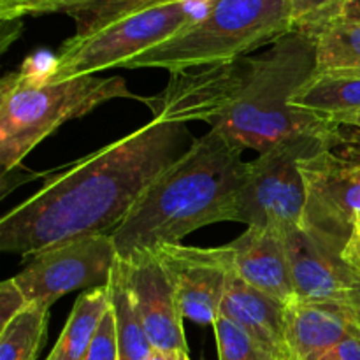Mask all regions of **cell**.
<instances>
[{
    "label": "cell",
    "mask_w": 360,
    "mask_h": 360,
    "mask_svg": "<svg viewBox=\"0 0 360 360\" xmlns=\"http://www.w3.org/2000/svg\"><path fill=\"white\" fill-rule=\"evenodd\" d=\"M185 123L151 120L136 132L55 171L0 220V250L34 257L94 236H111L148 186L186 150Z\"/></svg>",
    "instance_id": "obj_1"
},
{
    "label": "cell",
    "mask_w": 360,
    "mask_h": 360,
    "mask_svg": "<svg viewBox=\"0 0 360 360\" xmlns=\"http://www.w3.org/2000/svg\"><path fill=\"white\" fill-rule=\"evenodd\" d=\"M243 151L217 129L193 139L112 232L116 255L129 260L158 245L179 243L206 225L232 221L236 199L248 174Z\"/></svg>",
    "instance_id": "obj_2"
},
{
    "label": "cell",
    "mask_w": 360,
    "mask_h": 360,
    "mask_svg": "<svg viewBox=\"0 0 360 360\" xmlns=\"http://www.w3.org/2000/svg\"><path fill=\"white\" fill-rule=\"evenodd\" d=\"M316 72V42L308 34L292 30L253 55L252 69L227 115L211 129L246 150L266 153L281 141L333 127L292 108L290 101Z\"/></svg>",
    "instance_id": "obj_3"
},
{
    "label": "cell",
    "mask_w": 360,
    "mask_h": 360,
    "mask_svg": "<svg viewBox=\"0 0 360 360\" xmlns=\"http://www.w3.org/2000/svg\"><path fill=\"white\" fill-rule=\"evenodd\" d=\"M112 98H137L122 77L79 76L51 81L23 67L0 81V165L16 171L23 158L60 125Z\"/></svg>",
    "instance_id": "obj_4"
},
{
    "label": "cell",
    "mask_w": 360,
    "mask_h": 360,
    "mask_svg": "<svg viewBox=\"0 0 360 360\" xmlns=\"http://www.w3.org/2000/svg\"><path fill=\"white\" fill-rule=\"evenodd\" d=\"M288 0H213L195 23L123 63L171 74L231 62L292 32Z\"/></svg>",
    "instance_id": "obj_5"
},
{
    "label": "cell",
    "mask_w": 360,
    "mask_h": 360,
    "mask_svg": "<svg viewBox=\"0 0 360 360\" xmlns=\"http://www.w3.org/2000/svg\"><path fill=\"white\" fill-rule=\"evenodd\" d=\"M340 125L299 134L248 162V174L236 199L232 221L246 227L285 232L302 227L308 188L301 160L319 153L338 139Z\"/></svg>",
    "instance_id": "obj_6"
},
{
    "label": "cell",
    "mask_w": 360,
    "mask_h": 360,
    "mask_svg": "<svg viewBox=\"0 0 360 360\" xmlns=\"http://www.w3.org/2000/svg\"><path fill=\"white\" fill-rule=\"evenodd\" d=\"M213 0H178L122 18L84 37L72 35L63 42L44 76L51 81L94 76L120 67L162 44L206 14Z\"/></svg>",
    "instance_id": "obj_7"
},
{
    "label": "cell",
    "mask_w": 360,
    "mask_h": 360,
    "mask_svg": "<svg viewBox=\"0 0 360 360\" xmlns=\"http://www.w3.org/2000/svg\"><path fill=\"white\" fill-rule=\"evenodd\" d=\"M301 172L308 188L302 229L341 255L360 213V137L340 127L330 146L302 158Z\"/></svg>",
    "instance_id": "obj_8"
},
{
    "label": "cell",
    "mask_w": 360,
    "mask_h": 360,
    "mask_svg": "<svg viewBox=\"0 0 360 360\" xmlns=\"http://www.w3.org/2000/svg\"><path fill=\"white\" fill-rule=\"evenodd\" d=\"M116 257L111 236L76 239L32 257L14 281L28 304L49 309L70 292L108 285Z\"/></svg>",
    "instance_id": "obj_9"
},
{
    "label": "cell",
    "mask_w": 360,
    "mask_h": 360,
    "mask_svg": "<svg viewBox=\"0 0 360 360\" xmlns=\"http://www.w3.org/2000/svg\"><path fill=\"white\" fill-rule=\"evenodd\" d=\"M155 253L174 287L183 319L199 326H214L234 271L229 246L195 248L181 243L155 246Z\"/></svg>",
    "instance_id": "obj_10"
},
{
    "label": "cell",
    "mask_w": 360,
    "mask_h": 360,
    "mask_svg": "<svg viewBox=\"0 0 360 360\" xmlns=\"http://www.w3.org/2000/svg\"><path fill=\"white\" fill-rule=\"evenodd\" d=\"M297 299L329 306L360 327V273L343 257L323 248L302 227L283 232Z\"/></svg>",
    "instance_id": "obj_11"
},
{
    "label": "cell",
    "mask_w": 360,
    "mask_h": 360,
    "mask_svg": "<svg viewBox=\"0 0 360 360\" xmlns=\"http://www.w3.org/2000/svg\"><path fill=\"white\" fill-rule=\"evenodd\" d=\"M120 259V257H118ZM134 308L155 350L188 352L183 316L167 271L151 250L123 260Z\"/></svg>",
    "instance_id": "obj_12"
},
{
    "label": "cell",
    "mask_w": 360,
    "mask_h": 360,
    "mask_svg": "<svg viewBox=\"0 0 360 360\" xmlns=\"http://www.w3.org/2000/svg\"><path fill=\"white\" fill-rule=\"evenodd\" d=\"M227 246L243 281L285 304L297 299L283 232L248 227Z\"/></svg>",
    "instance_id": "obj_13"
},
{
    "label": "cell",
    "mask_w": 360,
    "mask_h": 360,
    "mask_svg": "<svg viewBox=\"0 0 360 360\" xmlns=\"http://www.w3.org/2000/svg\"><path fill=\"white\" fill-rule=\"evenodd\" d=\"M220 316L232 320L276 359L292 357L287 343L285 302L257 290L236 273L229 281Z\"/></svg>",
    "instance_id": "obj_14"
},
{
    "label": "cell",
    "mask_w": 360,
    "mask_h": 360,
    "mask_svg": "<svg viewBox=\"0 0 360 360\" xmlns=\"http://www.w3.org/2000/svg\"><path fill=\"white\" fill-rule=\"evenodd\" d=\"M287 343L297 360H315L352 336H360V327L348 315L329 306L294 299L285 304Z\"/></svg>",
    "instance_id": "obj_15"
},
{
    "label": "cell",
    "mask_w": 360,
    "mask_h": 360,
    "mask_svg": "<svg viewBox=\"0 0 360 360\" xmlns=\"http://www.w3.org/2000/svg\"><path fill=\"white\" fill-rule=\"evenodd\" d=\"M290 105L334 123L357 115L360 112V72H315V76L292 97Z\"/></svg>",
    "instance_id": "obj_16"
},
{
    "label": "cell",
    "mask_w": 360,
    "mask_h": 360,
    "mask_svg": "<svg viewBox=\"0 0 360 360\" xmlns=\"http://www.w3.org/2000/svg\"><path fill=\"white\" fill-rule=\"evenodd\" d=\"M109 306L108 285L83 292L77 297L55 348L46 360H84Z\"/></svg>",
    "instance_id": "obj_17"
},
{
    "label": "cell",
    "mask_w": 360,
    "mask_h": 360,
    "mask_svg": "<svg viewBox=\"0 0 360 360\" xmlns=\"http://www.w3.org/2000/svg\"><path fill=\"white\" fill-rule=\"evenodd\" d=\"M108 292L109 304L115 313L120 360H146L155 348L151 347L146 330L134 308L129 285H127L125 267L118 257H116L111 276H109Z\"/></svg>",
    "instance_id": "obj_18"
},
{
    "label": "cell",
    "mask_w": 360,
    "mask_h": 360,
    "mask_svg": "<svg viewBox=\"0 0 360 360\" xmlns=\"http://www.w3.org/2000/svg\"><path fill=\"white\" fill-rule=\"evenodd\" d=\"M316 72L357 70L360 72V21L340 18L315 37Z\"/></svg>",
    "instance_id": "obj_19"
},
{
    "label": "cell",
    "mask_w": 360,
    "mask_h": 360,
    "mask_svg": "<svg viewBox=\"0 0 360 360\" xmlns=\"http://www.w3.org/2000/svg\"><path fill=\"white\" fill-rule=\"evenodd\" d=\"M49 309L28 304L0 329V360H35L44 343Z\"/></svg>",
    "instance_id": "obj_20"
},
{
    "label": "cell",
    "mask_w": 360,
    "mask_h": 360,
    "mask_svg": "<svg viewBox=\"0 0 360 360\" xmlns=\"http://www.w3.org/2000/svg\"><path fill=\"white\" fill-rule=\"evenodd\" d=\"M178 0H84L67 11L76 23V37H84L122 18Z\"/></svg>",
    "instance_id": "obj_21"
},
{
    "label": "cell",
    "mask_w": 360,
    "mask_h": 360,
    "mask_svg": "<svg viewBox=\"0 0 360 360\" xmlns=\"http://www.w3.org/2000/svg\"><path fill=\"white\" fill-rule=\"evenodd\" d=\"M350 0H288L292 28L315 39L320 32L343 18Z\"/></svg>",
    "instance_id": "obj_22"
},
{
    "label": "cell",
    "mask_w": 360,
    "mask_h": 360,
    "mask_svg": "<svg viewBox=\"0 0 360 360\" xmlns=\"http://www.w3.org/2000/svg\"><path fill=\"white\" fill-rule=\"evenodd\" d=\"M213 327L220 360H280L225 316H220Z\"/></svg>",
    "instance_id": "obj_23"
},
{
    "label": "cell",
    "mask_w": 360,
    "mask_h": 360,
    "mask_svg": "<svg viewBox=\"0 0 360 360\" xmlns=\"http://www.w3.org/2000/svg\"><path fill=\"white\" fill-rule=\"evenodd\" d=\"M84 360H120L118 334H116L115 313H112L111 306L102 316L101 326H98L97 333L91 340Z\"/></svg>",
    "instance_id": "obj_24"
},
{
    "label": "cell",
    "mask_w": 360,
    "mask_h": 360,
    "mask_svg": "<svg viewBox=\"0 0 360 360\" xmlns=\"http://www.w3.org/2000/svg\"><path fill=\"white\" fill-rule=\"evenodd\" d=\"M27 306V297L21 292V288L18 287L14 278L4 280L0 283V329L6 327L14 316L20 315Z\"/></svg>",
    "instance_id": "obj_25"
},
{
    "label": "cell",
    "mask_w": 360,
    "mask_h": 360,
    "mask_svg": "<svg viewBox=\"0 0 360 360\" xmlns=\"http://www.w3.org/2000/svg\"><path fill=\"white\" fill-rule=\"evenodd\" d=\"M46 0H0V18L4 23L18 21L23 16L44 14Z\"/></svg>",
    "instance_id": "obj_26"
},
{
    "label": "cell",
    "mask_w": 360,
    "mask_h": 360,
    "mask_svg": "<svg viewBox=\"0 0 360 360\" xmlns=\"http://www.w3.org/2000/svg\"><path fill=\"white\" fill-rule=\"evenodd\" d=\"M315 360H360V336H352L341 341Z\"/></svg>",
    "instance_id": "obj_27"
},
{
    "label": "cell",
    "mask_w": 360,
    "mask_h": 360,
    "mask_svg": "<svg viewBox=\"0 0 360 360\" xmlns=\"http://www.w3.org/2000/svg\"><path fill=\"white\" fill-rule=\"evenodd\" d=\"M341 257H343L345 262L350 264L354 269H357L360 273V213L355 214L354 221H352L350 238L345 245Z\"/></svg>",
    "instance_id": "obj_28"
},
{
    "label": "cell",
    "mask_w": 360,
    "mask_h": 360,
    "mask_svg": "<svg viewBox=\"0 0 360 360\" xmlns=\"http://www.w3.org/2000/svg\"><path fill=\"white\" fill-rule=\"evenodd\" d=\"M84 0H46L44 2V14L49 13H67L69 9L76 7L77 4Z\"/></svg>",
    "instance_id": "obj_29"
},
{
    "label": "cell",
    "mask_w": 360,
    "mask_h": 360,
    "mask_svg": "<svg viewBox=\"0 0 360 360\" xmlns=\"http://www.w3.org/2000/svg\"><path fill=\"white\" fill-rule=\"evenodd\" d=\"M146 360H190V359H188V352L153 350Z\"/></svg>",
    "instance_id": "obj_30"
},
{
    "label": "cell",
    "mask_w": 360,
    "mask_h": 360,
    "mask_svg": "<svg viewBox=\"0 0 360 360\" xmlns=\"http://www.w3.org/2000/svg\"><path fill=\"white\" fill-rule=\"evenodd\" d=\"M338 125L343 127V129H347V130H350L352 134H355V136L360 137V112L341 120V122H338Z\"/></svg>",
    "instance_id": "obj_31"
},
{
    "label": "cell",
    "mask_w": 360,
    "mask_h": 360,
    "mask_svg": "<svg viewBox=\"0 0 360 360\" xmlns=\"http://www.w3.org/2000/svg\"><path fill=\"white\" fill-rule=\"evenodd\" d=\"M345 20L360 21V0H350L343 13Z\"/></svg>",
    "instance_id": "obj_32"
},
{
    "label": "cell",
    "mask_w": 360,
    "mask_h": 360,
    "mask_svg": "<svg viewBox=\"0 0 360 360\" xmlns=\"http://www.w3.org/2000/svg\"><path fill=\"white\" fill-rule=\"evenodd\" d=\"M287 360H297V359H294V357H288Z\"/></svg>",
    "instance_id": "obj_33"
}]
</instances>
